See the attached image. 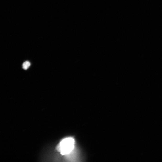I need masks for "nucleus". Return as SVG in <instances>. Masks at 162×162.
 I'll return each mask as SVG.
<instances>
[{
  "label": "nucleus",
  "mask_w": 162,
  "mask_h": 162,
  "mask_svg": "<svg viewBox=\"0 0 162 162\" xmlns=\"http://www.w3.org/2000/svg\"><path fill=\"white\" fill-rule=\"evenodd\" d=\"M75 140L71 138L63 139L61 141L57 148L62 155H67L73 150L75 147Z\"/></svg>",
  "instance_id": "obj_1"
},
{
  "label": "nucleus",
  "mask_w": 162,
  "mask_h": 162,
  "mask_svg": "<svg viewBox=\"0 0 162 162\" xmlns=\"http://www.w3.org/2000/svg\"><path fill=\"white\" fill-rule=\"evenodd\" d=\"M30 65V63L29 62L27 61L25 62L22 65L23 68L24 70H27Z\"/></svg>",
  "instance_id": "obj_2"
}]
</instances>
